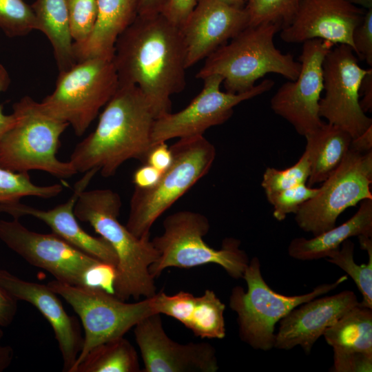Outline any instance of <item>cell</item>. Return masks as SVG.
I'll list each match as a JSON object with an SVG mask.
<instances>
[{"instance_id":"1","label":"cell","mask_w":372,"mask_h":372,"mask_svg":"<svg viewBox=\"0 0 372 372\" xmlns=\"http://www.w3.org/2000/svg\"><path fill=\"white\" fill-rule=\"evenodd\" d=\"M187 52L180 28L161 13L138 14L119 36L112 61L118 85L137 86L156 118L171 112V97L186 86Z\"/></svg>"},{"instance_id":"2","label":"cell","mask_w":372,"mask_h":372,"mask_svg":"<svg viewBox=\"0 0 372 372\" xmlns=\"http://www.w3.org/2000/svg\"><path fill=\"white\" fill-rule=\"evenodd\" d=\"M156 116L136 85H119L105 105L95 130L79 142L69 161L77 173L96 169L103 177L114 176L127 161L145 163L153 145Z\"/></svg>"},{"instance_id":"3","label":"cell","mask_w":372,"mask_h":372,"mask_svg":"<svg viewBox=\"0 0 372 372\" xmlns=\"http://www.w3.org/2000/svg\"><path fill=\"white\" fill-rule=\"evenodd\" d=\"M121 206L120 196L110 189H85L74 211L77 219L88 223L116 254L113 294L124 301L150 298L156 293V287L149 267L158 254L149 238L135 236L118 221Z\"/></svg>"},{"instance_id":"4","label":"cell","mask_w":372,"mask_h":372,"mask_svg":"<svg viewBox=\"0 0 372 372\" xmlns=\"http://www.w3.org/2000/svg\"><path fill=\"white\" fill-rule=\"evenodd\" d=\"M279 30L275 23L248 25L208 56L196 77L220 75L226 91L234 94L250 90L269 73L296 80L301 65L274 45L273 37Z\"/></svg>"},{"instance_id":"5","label":"cell","mask_w":372,"mask_h":372,"mask_svg":"<svg viewBox=\"0 0 372 372\" xmlns=\"http://www.w3.org/2000/svg\"><path fill=\"white\" fill-rule=\"evenodd\" d=\"M14 121L0 141V166L16 172L39 170L59 178L77 174L57 157L61 136L69 125L46 114L28 96L12 106Z\"/></svg>"},{"instance_id":"6","label":"cell","mask_w":372,"mask_h":372,"mask_svg":"<svg viewBox=\"0 0 372 372\" xmlns=\"http://www.w3.org/2000/svg\"><path fill=\"white\" fill-rule=\"evenodd\" d=\"M163 226L162 234L152 240L158 254L149 267L154 278L168 267L189 269L209 263L220 266L234 279L242 278L249 260L240 248V241L226 238L220 249L209 247L203 240L210 228L205 215L178 211L167 216Z\"/></svg>"},{"instance_id":"7","label":"cell","mask_w":372,"mask_h":372,"mask_svg":"<svg viewBox=\"0 0 372 372\" xmlns=\"http://www.w3.org/2000/svg\"><path fill=\"white\" fill-rule=\"evenodd\" d=\"M170 149L172 163L156 184L132 195L125 226L138 238H149L155 221L209 172L216 154L203 136L180 138Z\"/></svg>"},{"instance_id":"8","label":"cell","mask_w":372,"mask_h":372,"mask_svg":"<svg viewBox=\"0 0 372 372\" xmlns=\"http://www.w3.org/2000/svg\"><path fill=\"white\" fill-rule=\"evenodd\" d=\"M258 258H252L241 286L232 288L229 298L230 309L237 314L239 337L256 350L269 351L274 347L275 325L295 307L336 289L347 280L343 276L332 283H324L311 291L298 296H285L273 291L263 279Z\"/></svg>"},{"instance_id":"9","label":"cell","mask_w":372,"mask_h":372,"mask_svg":"<svg viewBox=\"0 0 372 372\" xmlns=\"http://www.w3.org/2000/svg\"><path fill=\"white\" fill-rule=\"evenodd\" d=\"M118 87L112 60L87 59L59 72L53 92L39 103L46 114L67 123L81 136Z\"/></svg>"},{"instance_id":"10","label":"cell","mask_w":372,"mask_h":372,"mask_svg":"<svg viewBox=\"0 0 372 372\" xmlns=\"http://www.w3.org/2000/svg\"><path fill=\"white\" fill-rule=\"evenodd\" d=\"M48 285L72 307L81 321L83 344L75 364L94 347L123 336L140 321L156 313L152 297L127 303L97 287L74 286L56 280Z\"/></svg>"},{"instance_id":"11","label":"cell","mask_w":372,"mask_h":372,"mask_svg":"<svg viewBox=\"0 0 372 372\" xmlns=\"http://www.w3.org/2000/svg\"><path fill=\"white\" fill-rule=\"evenodd\" d=\"M322 183L317 194L295 214L298 226L313 236L335 226L338 216L347 209L372 199V149L360 152L349 148Z\"/></svg>"},{"instance_id":"12","label":"cell","mask_w":372,"mask_h":372,"mask_svg":"<svg viewBox=\"0 0 372 372\" xmlns=\"http://www.w3.org/2000/svg\"><path fill=\"white\" fill-rule=\"evenodd\" d=\"M0 240L31 265L71 285L91 286L94 273L105 264L52 232L30 230L17 218L0 220Z\"/></svg>"},{"instance_id":"13","label":"cell","mask_w":372,"mask_h":372,"mask_svg":"<svg viewBox=\"0 0 372 372\" xmlns=\"http://www.w3.org/2000/svg\"><path fill=\"white\" fill-rule=\"evenodd\" d=\"M353 49L338 44L327 54L322 64L324 95L319 103V114L356 138L372 126V119L360 105L362 81L371 68L358 64Z\"/></svg>"},{"instance_id":"14","label":"cell","mask_w":372,"mask_h":372,"mask_svg":"<svg viewBox=\"0 0 372 372\" xmlns=\"http://www.w3.org/2000/svg\"><path fill=\"white\" fill-rule=\"evenodd\" d=\"M202 80L201 91L187 106L156 118L152 134L153 145L175 138L203 136L211 127L225 123L232 116L235 106L268 92L274 85L273 81L267 79L250 90L234 94L221 91L223 78L220 75L212 74Z\"/></svg>"},{"instance_id":"15","label":"cell","mask_w":372,"mask_h":372,"mask_svg":"<svg viewBox=\"0 0 372 372\" xmlns=\"http://www.w3.org/2000/svg\"><path fill=\"white\" fill-rule=\"evenodd\" d=\"M302 43L298 57L301 68L297 79L282 84L272 96L270 105L275 114L304 136L324 123L319 114L324 87L322 64L327 54L335 45L317 39Z\"/></svg>"},{"instance_id":"16","label":"cell","mask_w":372,"mask_h":372,"mask_svg":"<svg viewBox=\"0 0 372 372\" xmlns=\"http://www.w3.org/2000/svg\"><path fill=\"white\" fill-rule=\"evenodd\" d=\"M134 334L143 362V372H216L214 347L207 342L180 344L165 333L161 314L151 315L134 326Z\"/></svg>"},{"instance_id":"17","label":"cell","mask_w":372,"mask_h":372,"mask_svg":"<svg viewBox=\"0 0 372 372\" xmlns=\"http://www.w3.org/2000/svg\"><path fill=\"white\" fill-rule=\"evenodd\" d=\"M365 12L346 0H300L292 21L281 29L280 37L292 43L321 39L349 45L354 52L353 33Z\"/></svg>"},{"instance_id":"18","label":"cell","mask_w":372,"mask_h":372,"mask_svg":"<svg viewBox=\"0 0 372 372\" xmlns=\"http://www.w3.org/2000/svg\"><path fill=\"white\" fill-rule=\"evenodd\" d=\"M98 172L96 169L84 172L74 184L70 198L52 209H41L17 201L0 203V213L7 214L17 219L25 216L36 218L45 223L52 233L72 245L116 268L118 260L112 247L103 238L93 236L84 230L79 223L74 211L80 194L86 189Z\"/></svg>"},{"instance_id":"19","label":"cell","mask_w":372,"mask_h":372,"mask_svg":"<svg viewBox=\"0 0 372 372\" xmlns=\"http://www.w3.org/2000/svg\"><path fill=\"white\" fill-rule=\"evenodd\" d=\"M245 8L220 0H198L180 28L187 52V68L206 59L248 26Z\"/></svg>"},{"instance_id":"20","label":"cell","mask_w":372,"mask_h":372,"mask_svg":"<svg viewBox=\"0 0 372 372\" xmlns=\"http://www.w3.org/2000/svg\"><path fill=\"white\" fill-rule=\"evenodd\" d=\"M0 286L17 300L33 305L54 333L63 361V371L71 372L83 344L77 319L65 310L61 300L48 285L23 280L0 269Z\"/></svg>"},{"instance_id":"21","label":"cell","mask_w":372,"mask_h":372,"mask_svg":"<svg viewBox=\"0 0 372 372\" xmlns=\"http://www.w3.org/2000/svg\"><path fill=\"white\" fill-rule=\"evenodd\" d=\"M359 302L353 291L345 290L301 304L279 321L273 348L290 350L300 346L310 354L325 330Z\"/></svg>"},{"instance_id":"22","label":"cell","mask_w":372,"mask_h":372,"mask_svg":"<svg viewBox=\"0 0 372 372\" xmlns=\"http://www.w3.org/2000/svg\"><path fill=\"white\" fill-rule=\"evenodd\" d=\"M333 350L335 372H369L372 370V309L353 307L322 335Z\"/></svg>"},{"instance_id":"23","label":"cell","mask_w":372,"mask_h":372,"mask_svg":"<svg viewBox=\"0 0 372 372\" xmlns=\"http://www.w3.org/2000/svg\"><path fill=\"white\" fill-rule=\"evenodd\" d=\"M152 299L156 313L175 318L196 337L203 339L225 337V304L214 291L206 289L198 297L183 291L170 296L160 291Z\"/></svg>"},{"instance_id":"24","label":"cell","mask_w":372,"mask_h":372,"mask_svg":"<svg viewBox=\"0 0 372 372\" xmlns=\"http://www.w3.org/2000/svg\"><path fill=\"white\" fill-rule=\"evenodd\" d=\"M140 0H97V16L89 37L74 43L76 62L91 58L112 60L119 36L138 15Z\"/></svg>"},{"instance_id":"25","label":"cell","mask_w":372,"mask_h":372,"mask_svg":"<svg viewBox=\"0 0 372 372\" xmlns=\"http://www.w3.org/2000/svg\"><path fill=\"white\" fill-rule=\"evenodd\" d=\"M360 236L372 237V199L361 201L355 214L340 225L334 226L311 238H293L288 246V254L303 261L327 258L338 250L344 241Z\"/></svg>"},{"instance_id":"26","label":"cell","mask_w":372,"mask_h":372,"mask_svg":"<svg viewBox=\"0 0 372 372\" xmlns=\"http://www.w3.org/2000/svg\"><path fill=\"white\" fill-rule=\"evenodd\" d=\"M310 162L308 185L322 183L340 165L349 151L351 136L341 127L323 123L304 136Z\"/></svg>"},{"instance_id":"27","label":"cell","mask_w":372,"mask_h":372,"mask_svg":"<svg viewBox=\"0 0 372 372\" xmlns=\"http://www.w3.org/2000/svg\"><path fill=\"white\" fill-rule=\"evenodd\" d=\"M31 7L37 30L42 32L51 43L59 71L71 68L76 62L67 0H36Z\"/></svg>"},{"instance_id":"28","label":"cell","mask_w":372,"mask_h":372,"mask_svg":"<svg viewBox=\"0 0 372 372\" xmlns=\"http://www.w3.org/2000/svg\"><path fill=\"white\" fill-rule=\"evenodd\" d=\"M141 371L134 346L123 336L103 342L92 349L71 372Z\"/></svg>"},{"instance_id":"29","label":"cell","mask_w":372,"mask_h":372,"mask_svg":"<svg viewBox=\"0 0 372 372\" xmlns=\"http://www.w3.org/2000/svg\"><path fill=\"white\" fill-rule=\"evenodd\" d=\"M358 238L361 249L368 254L366 264L358 265L355 262V245L350 239L344 241L338 250L327 258V260L337 265L353 279L362 296L360 305L372 309V239L366 236Z\"/></svg>"},{"instance_id":"30","label":"cell","mask_w":372,"mask_h":372,"mask_svg":"<svg viewBox=\"0 0 372 372\" xmlns=\"http://www.w3.org/2000/svg\"><path fill=\"white\" fill-rule=\"evenodd\" d=\"M63 189V185L59 183L36 185L28 172H16L0 166V203L20 201L26 196L52 198L59 195Z\"/></svg>"},{"instance_id":"31","label":"cell","mask_w":372,"mask_h":372,"mask_svg":"<svg viewBox=\"0 0 372 372\" xmlns=\"http://www.w3.org/2000/svg\"><path fill=\"white\" fill-rule=\"evenodd\" d=\"M249 26L275 23L280 30L292 21L300 0H245Z\"/></svg>"},{"instance_id":"32","label":"cell","mask_w":372,"mask_h":372,"mask_svg":"<svg viewBox=\"0 0 372 372\" xmlns=\"http://www.w3.org/2000/svg\"><path fill=\"white\" fill-rule=\"evenodd\" d=\"M0 28L10 37L25 36L37 30L32 7L24 0H0Z\"/></svg>"},{"instance_id":"33","label":"cell","mask_w":372,"mask_h":372,"mask_svg":"<svg viewBox=\"0 0 372 372\" xmlns=\"http://www.w3.org/2000/svg\"><path fill=\"white\" fill-rule=\"evenodd\" d=\"M310 175V162L304 151L292 166L284 169L267 167L262 176L261 186L265 195L306 183Z\"/></svg>"},{"instance_id":"34","label":"cell","mask_w":372,"mask_h":372,"mask_svg":"<svg viewBox=\"0 0 372 372\" xmlns=\"http://www.w3.org/2000/svg\"><path fill=\"white\" fill-rule=\"evenodd\" d=\"M318 192V187L302 183L266 196L273 206V217L282 221L288 214H296L302 205L315 196Z\"/></svg>"},{"instance_id":"35","label":"cell","mask_w":372,"mask_h":372,"mask_svg":"<svg viewBox=\"0 0 372 372\" xmlns=\"http://www.w3.org/2000/svg\"><path fill=\"white\" fill-rule=\"evenodd\" d=\"M70 32L74 43L85 41L97 16V0H67Z\"/></svg>"},{"instance_id":"36","label":"cell","mask_w":372,"mask_h":372,"mask_svg":"<svg viewBox=\"0 0 372 372\" xmlns=\"http://www.w3.org/2000/svg\"><path fill=\"white\" fill-rule=\"evenodd\" d=\"M354 52L360 59L372 65V8L366 10L362 22L353 33Z\"/></svg>"},{"instance_id":"37","label":"cell","mask_w":372,"mask_h":372,"mask_svg":"<svg viewBox=\"0 0 372 372\" xmlns=\"http://www.w3.org/2000/svg\"><path fill=\"white\" fill-rule=\"evenodd\" d=\"M198 0H167L161 13L170 23L180 28L185 22Z\"/></svg>"},{"instance_id":"38","label":"cell","mask_w":372,"mask_h":372,"mask_svg":"<svg viewBox=\"0 0 372 372\" xmlns=\"http://www.w3.org/2000/svg\"><path fill=\"white\" fill-rule=\"evenodd\" d=\"M172 161L173 154L170 147H168L166 142H161L152 145L146 156L145 163L152 165L163 173L171 165Z\"/></svg>"},{"instance_id":"39","label":"cell","mask_w":372,"mask_h":372,"mask_svg":"<svg viewBox=\"0 0 372 372\" xmlns=\"http://www.w3.org/2000/svg\"><path fill=\"white\" fill-rule=\"evenodd\" d=\"M161 175V172L152 165L145 163L134 172L132 183L135 187L147 189L156 185Z\"/></svg>"},{"instance_id":"40","label":"cell","mask_w":372,"mask_h":372,"mask_svg":"<svg viewBox=\"0 0 372 372\" xmlns=\"http://www.w3.org/2000/svg\"><path fill=\"white\" fill-rule=\"evenodd\" d=\"M17 301L0 286L1 327H7L13 322L17 311Z\"/></svg>"},{"instance_id":"41","label":"cell","mask_w":372,"mask_h":372,"mask_svg":"<svg viewBox=\"0 0 372 372\" xmlns=\"http://www.w3.org/2000/svg\"><path fill=\"white\" fill-rule=\"evenodd\" d=\"M10 83V76L6 68L0 64V93L6 91ZM14 121V114H6L0 105V141Z\"/></svg>"},{"instance_id":"42","label":"cell","mask_w":372,"mask_h":372,"mask_svg":"<svg viewBox=\"0 0 372 372\" xmlns=\"http://www.w3.org/2000/svg\"><path fill=\"white\" fill-rule=\"evenodd\" d=\"M361 96L363 97L360 101L361 108L365 113L371 112L372 109V69L369 70L362 81L360 88V96Z\"/></svg>"},{"instance_id":"43","label":"cell","mask_w":372,"mask_h":372,"mask_svg":"<svg viewBox=\"0 0 372 372\" xmlns=\"http://www.w3.org/2000/svg\"><path fill=\"white\" fill-rule=\"evenodd\" d=\"M350 148L360 152H366L372 149V126L369 127L360 136L352 138Z\"/></svg>"},{"instance_id":"44","label":"cell","mask_w":372,"mask_h":372,"mask_svg":"<svg viewBox=\"0 0 372 372\" xmlns=\"http://www.w3.org/2000/svg\"><path fill=\"white\" fill-rule=\"evenodd\" d=\"M3 337V331L0 327V372L5 371L10 366L14 357V351L10 346L1 344Z\"/></svg>"},{"instance_id":"45","label":"cell","mask_w":372,"mask_h":372,"mask_svg":"<svg viewBox=\"0 0 372 372\" xmlns=\"http://www.w3.org/2000/svg\"><path fill=\"white\" fill-rule=\"evenodd\" d=\"M167 0H140L138 14L161 12Z\"/></svg>"},{"instance_id":"46","label":"cell","mask_w":372,"mask_h":372,"mask_svg":"<svg viewBox=\"0 0 372 372\" xmlns=\"http://www.w3.org/2000/svg\"><path fill=\"white\" fill-rule=\"evenodd\" d=\"M350 3L364 8V10H369L372 8V0H346Z\"/></svg>"},{"instance_id":"47","label":"cell","mask_w":372,"mask_h":372,"mask_svg":"<svg viewBox=\"0 0 372 372\" xmlns=\"http://www.w3.org/2000/svg\"><path fill=\"white\" fill-rule=\"evenodd\" d=\"M228 5L237 7V8H244L243 5L245 3V0H220Z\"/></svg>"}]
</instances>
